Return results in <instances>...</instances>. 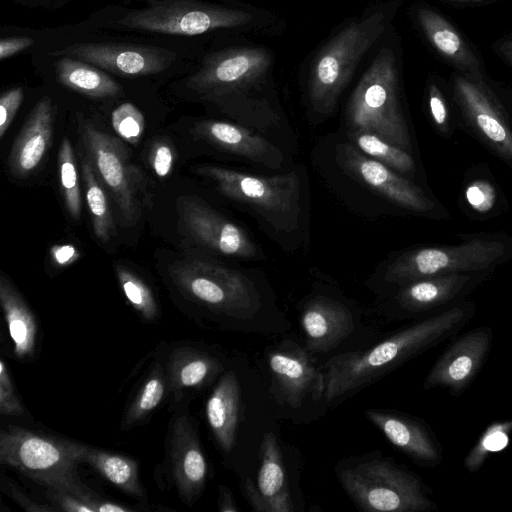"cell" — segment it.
<instances>
[{
    "mask_svg": "<svg viewBox=\"0 0 512 512\" xmlns=\"http://www.w3.org/2000/svg\"><path fill=\"white\" fill-rule=\"evenodd\" d=\"M475 311L473 302L462 300L371 348L335 355L325 364L324 400L333 402L355 393L436 346L468 324Z\"/></svg>",
    "mask_w": 512,
    "mask_h": 512,
    "instance_id": "cell-1",
    "label": "cell"
},
{
    "mask_svg": "<svg viewBox=\"0 0 512 512\" xmlns=\"http://www.w3.org/2000/svg\"><path fill=\"white\" fill-rule=\"evenodd\" d=\"M458 243L417 247L400 254L386 269L393 285L453 273H493L512 259V236L503 232L459 235Z\"/></svg>",
    "mask_w": 512,
    "mask_h": 512,
    "instance_id": "cell-2",
    "label": "cell"
},
{
    "mask_svg": "<svg viewBox=\"0 0 512 512\" xmlns=\"http://www.w3.org/2000/svg\"><path fill=\"white\" fill-rule=\"evenodd\" d=\"M0 462L46 488L88 499L97 512L100 496L79 478L72 441L7 425L0 431Z\"/></svg>",
    "mask_w": 512,
    "mask_h": 512,
    "instance_id": "cell-3",
    "label": "cell"
},
{
    "mask_svg": "<svg viewBox=\"0 0 512 512\" xmlns=\"http://www.w3.org/2000/svg\"><path fill=\"white\" fill-rule=\"evenodd\" d=\"M346 121L350 131L374 133L413 154L391 49L384 47L361 77L347 106Z\"/></svg>",
    "mask_w": 512,
    "mask_h": 512,
    "instance_id": "cell-4",
    "label": "cell"
},
{
    "mask_svg": "<svg viewBox=\"0 0 512 512\" xmlns=\"http://www.w3.org/2000/svg\"><path fill=\"white\" fill-rule=\"evenodd\" d=\"M343 489L363 511L424 512L436 509L431 492L414 473L386 459H368L337 472Z\"/></svg>",
    "mask_w": 512,
    "mask_h": 512,
    "instance_id": "cell-5",
    "label": "cell"
},
{
    "mask_svg": "<svg viewBox=\"0 0 512 512\" xmlns=\"http://www.w3.org/2000/svg\"><path fill=\"white\" fill-rule=\"evenodd\" d=\"M180 294L213 314L232 320H250L261 307L260 295L243 273L219 263L186 259L169 269Z\"/></svg>",
    "mask_w": 512,
    "mask_h": 512,
    "instance_id": "cell-6",
    "label": "cell"
},
{
    "mask_svg": "<svg viewBox=\"0 0 512 512\" xmlns=\"http://www.w3.org/2000/svg\"><path fill=\"white\" fill-rule=\"evenodd\" d=\"M387 25V15L375 12L355 20L338 32L317 54L311 69L309 100L319 114L333 112L364 53Z\"/></svg>",
    "mask_w": 512,
    "mask_h": 512,
    "instance_id": "cell-7",
    "label": "cell"
},
{
    "mask_svg": "<svg viewBox=\"0 0 512 512\" xmlns=\"http://www.w3.org/2000/svg\"><path fill=\"white\" fill-rule=\"evenodd\" d=\"M197 172L211 179L226 197L250 207L273 229L292 232L301 214V180L291 171L258 176L218 166H202Z\"/></svg>",
    "mask_w": 512,
    "mask_h": 512,
    "instance_id": "cell-8",
    "label": "cell"
},
{
    "mask_svg": "<svg viewBox=\"0 0 512 512\" xmlns=\"http://www.w3.org/2000/svg\"><path fill=\"white\" fill-rule=\"evenodd\" d=\"M269 53L260 48H239L209 56L202 68L191 77L189 86L206 96L224 98L236 95V114L240 122L257 130L270 129L247 96L268 71Z\"/></svg>",
    "mask_w": 512,
    "mask_h": 512,
    "instance_id": "cell-9",
    "label": "cell"
},
{
    "mask_svg": "<svg viewBox=\"0 0 512 512\" xmlns=\"http://www.w3.org/2000/svg\"><path fill=\"white\" fill-rule=\"evenodd\" d=\"M453 99L463 129L512 169V119L484 80L455 75Z\"/></svg>",
    "mask_w": 512,
    "mask_h": 512,
    "instance_id": "cell-10",
    "label": "cell"
},
{
    "mask_svg": "<svg viewBox=\"0 0 512 512\" xmlns=\"http://www.w3.org/2000/svg\"><path fill=\"white\" fill-rule=\"evenodd\" d=\"M251 19L252 15L242 10L188 0H164L129 12L118 21V26L145 32L193 36L243 26Z\"/></svg>",
    "mask_w": 512,
    "mask_h": 512,
    "instance_id": "cell-11",
    "label": "cell"
},
{
    "mask_svg": "<svg viewBox=\"0 0 512 512\" xmlns=\"http://www.w3.org/2000/svg\"><path fill=\"white\" fill-rule=\"evenodd\" d=\"M337 159L348 174L400 208L433 220L450 219L449 212L438 199L413 180L363 154L353 144L340 145Z\"/></svg>",
    "mask_w": 512,
    "mask_h": 512,
    "instance_id": "cell-12",
    "label": "cell"
},
{
    "mask_svg": "<svg viewBox=\"0 0 512 512\" xmlns=\"http://www.w3.org/2000/svg\"><path fill=\"white\" fill-rule=\"evenodd\" d=\"M180 223L199 245L221 255L242 259L259 257V250L241 227L195 197L178 201Z\"/></svg>",
    "mask_w": 512,
    "mask_h": 512,
    "instance_id": "cell-13",
    "label": "cell"
},
{
    "mask_svg": "<svg viewBox=\"0 0 512 512\" xmlns=\"http://www.w3.org/2000/svg\"><path fill=\"white\" fill-rule=\"evenodd\" d=\"M84 144L99 180L112 194L128 224L138 218V205L126 147L89 123L81 126Z\"/></svg>",
    "mask_w": 512,
    "mask_h": 512,
    "instance_id": "cell-14",
    "label": "cell"
},
{
    "mask_svg": "<svg viewBox=\"0 0 512 512\" xmlns=\"http://www.w3.org/2000/svg\"><path fill=\"white\" fill-rule=\"evenodd\" d=\"M166 461L183 503L192 506L202 495L208 464L198 433L187 414L175 416L166 440Z\"/></svg>",
    "mask_w": 512,
    "mask_h": 512,
    "instance_id": "cell-15",
    "label": "cell"
},
{
    "mask_svg": "<svg viewBox=\"0 0 512 512\" xmlns=\"http://www.w3.org/2000/svg\"><path fill=\"white\" fill-rule=\"evenodd\" d=\"M492 329L487 326L468 331L453 342L437 359L427 374L423 388L446 389L461 395L482 368L492 346Z\"/></svg>",
    "mask_w": 512,
    "mask_h": 512,
    "instance_id": "cell-16",
    "label": "cell"
},
{
    "mask_svg": "<svg viewBox=\"0 0 512 512\" xmlns=\"http://www.w3.org/2000/svg\"><path fill=\"white\" fill-rule=\"evenodd\" d=\"M76 58L123 76H146L165 70L175 54L156 47L110 42H82L50 52Z\"/></svg>",
    "mask_w": 512,
    "mask_h": 512,
    "instance_id": "cell-17",
    "label": "cell"
},
{
    "mask_svg": "<svg viewBox=\"0 0 512 512\" xmlns=\"http://www.w3.org/2000/svg\"><path fill=\"white\" fill-rule=\"evenodd\" d=\"M268 366L274 385L283 401L299 408L310 396L320 400L325 392V377L312 363L308 350L285 342L268 353Z\"/></svg>",
    "mask_w": 512,
    "mask_h": 512,
    "instance_id": "cell-18",
    "label": "cell"
},
{
    "mask_svg": "<svg viewBox=\"0 0 512 512\" xmlns=\"http://www.w3.org/2000/svg\"><path fill=\"white\" fill-rule=\"evenodd\" d=\"M492 273H453L420 279L400 286L395 302L401 312L419 315L448 308L462 300Z\"/></svg>",
    "mask_w": 512,
    "mask_h": 512,
    "instance_id": "cell-19",
    "label": "cell"
},
{
    "mask_svg": "<svg viewBox=\"0 0 512 512\" xmlns=\"http://www.w3.org/2000/svg\"><path fill=\"white\" fill-rule=\"evenodd\" d=\"M243 489L255 511H294L282 453L272 432H266L262 437L256 485L246 479Z\"/></svg>",
    "mask_w": 512,
    "mask_h": 512,
    "instance_id": "cell-20",
    "label": "cell"
},
{
    "mask_svg": "<svg viewBox=\"0 0 512 512\" xmlns=\"http://www.w3.org/2000/svg\"><path fill=\"white\" fill-rule=\"evenodd\" d=\"M365 416L397 449L421 466L442 461V449L430 429L408 415L382 409H367Z\"/></svg>",
    "mask_w": 512,
    "mask_h": 512,
    "instance_id": "cell-21",
    "label": "cell"
},
{
    "mask_svg": "<svg viewBox=\"0 0 512 512\" xmlns=\"http://www.w3.org/2000/svg\"><path fill=\"white\" fill-rule=\"evenodd\" d=\"M195 134L217 148L270 169L283 166L281 150L251 129L224 121L205 120L195 126Z\"/></svg>",
    "mask_w": 512,
    "mask_h": 512,
    "instance_id": "cell-22",
    "label": "cell"
},
{
    "mask_svg": "<svg viewBox=\"0 0 512 512\" xmlns=\"http://www.w3.org/2000/svg\"><path fill=\"white\" fill-rule=\"evenodd\" d=\"M300 323L305 348L311 353H327L336 348L354 330L350 310L341 302L316 297L303 308Z\"/></svg>",
    "mask_w": 512,
    "mask_h": 512,
    "instance_id": "cell-23",
    "label": "cell"
},
{
    "mask_svg": "<svg viewBox=\"0 0 512 512\" xmlns=\"http://www.w3.org/2000/svg\"><path fill=\"white\" fill-rule=\"evenodd\" d=\"M52 125V101L44 97L30 112L12 146L8 164L14 176L24 178L37 169L50 147Z\"/></svg>",
    "mask_w": 512,
    "mask_h": 512,
    "instance_id": "cell-24",
    "label": "cell"
},
{
    "mask_svg": "<svg viewBox=\"0 0 512 512\" xmlns=\"http://www.w3.org/2000/svg\"><path fill=\"white\" fill-rule=\"evenodd\" d=\"M241 390L234 371H226L207 399L205 413L210 430L224 453L236 444L240 422Z\"/></svg>",
    "mask_w": 512,
    "mask_h": 512,
    "instance_id": "cell-25",
    "label": "cell"
},
{
    "mask_svg": "<svg viewBox=\"0 0 512 512\" xmlns=\"http://www.w3.org/2000/svg\"><path fill=\"white\" fill-rule=\"evenodd\" d=\"M419 24L438 53L455 65L462 74L482 80L480 63L458 31L436 11L421 7L417 10Z\"/></svg>",
    "mask_w": 512,
    "mask_h": 512,
    "instance_id": "cell-26",
    "label": "cell"
},
{
    "mask_svg": "<svg viewBox=\"0 0 512 512\" xmlns=\"http://www.w3.org/2000/svg\"><path fill=\"white\" fill-rule=\"evenodd\" d=\"M0 304L15 357L21 361L32 359L38 343L39 325L29 305L4 274L0 276Z\"/></svg>",
    "mask_w": 512,
    "mask_h": 512,
    "instance_id": "cell-27",
    "label": "cell"
},
{
    "mask_svg": "<svg viewBox=\"0 0 512 512\" xmlns=\"http://www.w3.org/2000/svg\"><path fill=\"white\" fill-rule=\"evenodd\" d=\"M222 370V362L210 353L192 346L177 347L166 365L169 392L176 398L187 389H201Z\"/></svg>",
    "mask_w": 512,
    "mask_h": 512,
    "instance_id": "cell-28",
    "label": "cell"
},
{
    "mask_svg": "<svg viewBox=\"0 0 512 512\" xmlns=\"http://www.w3.org/2000/svg\"><path fill=\"white\" fill-rule=\"evenodd\" d=\"M79 463H86L125 494L143 502L147 497L139 478L138 463L121 454L72 441Z\"/></svg>",
    "mask_w": 512,
    "mask_h": 512,
    "instance_id": "cell-29",
    "label": "cell"
},
{
    "mask_svg": "<svg viewBox=\"0 0 512 512\" xmlns=\"http://www.w3.org/2000/svg\"><path fill=\"white\" fill-rule=\"evenodd\" d=\"M60 82L79 93L96 97H114L122 92L121 86L100 68L88 62L63 56L56 62Z\"/></svg>",
    "mask_w": 512,
    "mask_h": 512,
    "instance_id": "cell-30",
    "label": "cell"
},
{
    "mask_svg": "<svg viewBox=\"0 0 512 512\" xmlns=\"http://www.w3.org/2000/svg\"><path fill=\"white\" fill-rule=\"evenodd\" d=\"M168 392L166 368L162 363L155 362L126 408L121 421V430L127 431L143 424Z\"/></svg>",
    "mask_w": 512,
    "mask_h": 512,
    "instance_id": "cell-31",
    "label": "cell"
},
{
    "mask_svg": "<svg viewBox=\"0 0 512 512\" xmlns=\"http://www.w3.org/2000/svg\"><path fill=\"white\" fill-rule=\"evenodd\" d=\"M469 179L463 183L460 206L474 219H489L504 209V197L496 182L485 174L468 172Z\"/></svg>",
    "mask_w": 512,
    "mask_h": 512,
    "instance_id": "cell-32",
    "label": "cell"
},
{
    "mask_svg": "<svg viewBox=\"0 0 512 512\" xmlns=\"http://www.w3.org/2000/svg\"><path fill=\"white\" fill-rule=\"evenodd\" d=\"M349 136L353 145L363 154L414 181L417 169L412 153L385 141L374 133L350 131Z\"/></svg>",
    "mask_w": 512,
    "mask_h": 512,
    "instance_id": "cell-33",
    "label": "cell"
},
{
    "mask_svg": "<svg viewBox=\"0 0 512 512\" xmlns=\"http://www.w3.org/2000/svg\"><path fill=\"white\" fill-rule=\"evenodd\" d=\"M82 175L94 234L102 243H107L115 232V226L106 193L89 156L82 161Z\"/></svg>",
    "mask_w": 512,
    "mask_h": 512,
    "instance_id": "cell-34",
    "label": "cell"
},
{
    "mask_svg": "<svg viewBox=\"0 0 512 512\" xmlns=\"http://www.w3.org/2000/svg\"><path fill=\"white\" fill-rule=\"evenodd\" d=\"M116 275L122 292L132 308L147 322L159 318V306L150 287L127 267L116 265Z\"/></svg>",
    "mask_w": 512,
    "mask_h": 512,
    "instance_id": "cell-35",
    "label": "cell"
},
{
    "mask_svg": "<svg viewBox=\"0 0 512 512\" xmlns=\"http://www.w3.org/2000/svg\"><path fill=\"white\" fill-rule=\"evenodd\" d=\"M60 185L66 208L74 220L81 216V193L72 145L67 137L62 139L59 156Z\"/></svg>",
    "mask_w": 512,
    "mask_h": 512,
    "instance_id": "cell-36",
    "label": "cell"
},
{
    "mask_svg": "<svg viewBox=\"0 0 512 512\" xmlns=\"http://www.w3.org/2000/svg\"><path fill=\"white\" fill-rule=\"evenodd\" d=\"M512 431V420L495 422L489 425L471 448L464 460V467L470 472H477L494 452L504 449Z\"/></svg>",
    "mask_w": 512,
    "mask_h": 512,
    "instance_id": "cell-37",
    "label": "cell"
},
{
    "mask_svg": "<svg viewBox=\"0 0 512 512\" xmlns=\"http://www.w3.org/2000/svg\"><path fill=\"white\" fill-rule=\"evenodd\" d=\"M114 131L125 141L135 145L144 134L145 119L141 111L132 103H123L111 115Z\"/></svg>",
    "mask_w": 512,
    "mask_h": 512,
    "instance_id": "cell-38",
    "label": "cell"
},
{
    "mask_svg": "<svg viewBox=\"0 0 512 512\" xmlns=\"http://www.w3.org/2000/svg\"><path fill=\"white\" fill-rule=\"evenodd\" d=\"M428 112L435 130L441 136L450 138L455 131L450 106L442 90L434 82L428 88Z\"/></svg>",
    "mask_w": 512,
    "mask_h": 512,
    "instance_id": "cell-39",
    "label": "cell"
},
{
    "mask_svg": "<svg viewBox=\"0 0 512 512\" xmlns=\"http://www.w3.org/2000/svg\"><path fill=\"white\" fill-rule=\"evenodd\" d=\"M25 412L24 406L16 391L9 367L0 361V413L2 416L19 417Z\"/></svg>",
    "mask_w": 512,
    "mask_h": 512,
    "instance_id": "cell-40",
    "label": "cell"
},
{
    "mask_svg": "<svg viewBox=\"0 0 512 512\" xmlns=\"http://www.w3.org/2000/svg\"><path fill=\"white\" fill-rule=\"evenodd\" d=\"M47 497L58 511L95 512L88 499L73 492L47 488Z\"/></svg>",
    "mask_w": 512,
    "mask_h": 512,
    "instance_id": "cell-41",
    "label": "cell"
},
{
    "mask_svg": "<svg viewBox=\"0 0 512 512\" xmlns=\"http://www.w3.org/2000/svg\"><path fill=\"white\" fill-rule=\"evenodd\" d=\"M24 97L21 87L4 92L0 97V138H3L10 127Z\"/></svg>",
    "mask_w": 512,
    "mask_h": 512,
    "instance_id": "cell-42",
    "label": "cell"
},
{
    "mask_svg": "<svg viewBox=\"0 0 512 512\" xmlns=\"http://www.w3.org/2000/svg\"><path fill=\"white\" fill-rule=\"evenodd\" d=\"M175 155L167 141H156L149 154L150 165L158 177H166L170 174L174 165Z\"/></svg>",
    "mask_w": 512,
    "mask_h": 512,
    "instance_id": "cell-43",
    "label": "cell"
},
{
    "mask_svg": "<svg viewBox=\"0 0 512 512\" xmlns=\"http://www.w3.org/2000/svg\"><path fill=\"white\" fill-rule=\"evenodd\" d=\"M2 490L25 511L29 512H52L58 511L53 505L39 504L30 498L17 486L10 478L2 476L1 480Z\"/></svg>",
    "mask_w": 512,
    "mask_h": 512,
    "instance_id": "cell-44",
    "label": "cell"
},
{
    "mask_svg": "<svg viewBox=\"0 0 512 512\" xmlns=\"http://www.w3.org/2000/svg\"><path fill=\"white\" fill-rule=\"evenodd\" d=\"M34 40L28 36L2 38L0 41V59H7L32 46Z\"/></svg>",
    "mask_w": 512,
    "mask_h": 512,
    "instance_id": "cell-45",
    "label": "cell"
},
{
    "mask_svg": "<svg viewBox=\"0 0 512 512\" xmlns=\"http://www.w3.org/2000/svg\"><path fill=\"white\" fill-rule=\"evenodd\" d=\"M53 261L59 267H65L76 261L80 254L72 245H55L51 249Z\"/></svg>",
    "mask_w": 512,
    "mask_h": 512,
    "instance_id": "cell-46",
    "label": "cell"
},
{
    "mask_svg": "<svg viewBox=\"0 0 512 512\" xmlns=\"http://www.w3.org/2000/svg\"><path fill=\"white\" fill-rule=\"evenodd\" d=\"M218 511L219 512H239L231 491L224 485L219 486L218 497Z\"/></svg>",
    "mask_w": 512,
    "mask_h": 512,
    "instance_id": "cell-47",
    "label": "cell"
},
{
    "mask_svg": "<svg viewBox=\"0 0 512 512\" xmlns=\"http://www.w3.org/2000/svg\"><path fill=\"white\" fill-rule=\"evenodd\" d=\"M500 49L505 58L512 64V41L504 43Z\"/></svg>",
    "mask_w": 512,
    "mask_h": 512,
    "instance_id": "cell-48",
    "label": "cell"
},
{
    "mask_svg": "<svg viewBox=\"0 0 512 512\" xmlns=\"http://www.w3.org/2000/svg\"><path fill=\"white\" fill-rule=\"evenodd\" d=\"M454 2H471V1H479V0H449Z\"/></svg>",
    "mask_w": 512,
    "mask_h": 512,
    "instance_id": "cell-49",
    "label": "cell"
},
{
    "mask_svg": "<svg viewBox=\"0 0 512 512\" xmlns=\"http://www.w3.org/2000/svg\"><path fill=\"white\" fill-rule=\"evenodd\" d=\"M24 2H34V1H39V0H23Z\"/></svg>",
    "mask_w": 512,
    "mask_h": 512,
    "instance_id": "cell-50",
    "label": "cell"
}]
</instances>
